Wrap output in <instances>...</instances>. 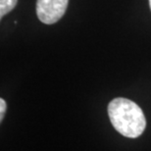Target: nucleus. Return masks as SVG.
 Masks as SVG:
<instances>
[{"mask_svg": "<svg viewBox=\"0 0 151 151\" xmlns=\"http://www.w3.org/2000/svg\"><path fill=\"white\" fill-rule=\"evenodd\" d=\"M108 115L114 129L124 137H138L145 129L146 120L143 111L129 99H113L108 105Z\"/></svg>", "mask_w": 151, "mask_h": 151, "instance_id": "f257e3e1", "label": "nucleus"}, {"mask_svg": "<svg viewBox=\"0 0 151 151\" xmlns=\"http://www.w3.org/2000/svg\"><path fill=\"white\" fill-rule=\"evenodd\" d=\"M69 0H37V14L40 22L52 25L64 16Z\"/></svg>", "mask_w": 151, "mask_h": 151, "instance_id": "f03ea898", "label": "nucleus"}, {"mask_svg": "<svg viewBox=\"0 0 151 151\" xmlns=\"http://www.w3.org/2000/svg\"><path fill=\"white\" fill-rule=\"evenodd\" d=\"M18 0H0V18L11 12L17 5Z\"/></svg>", "mask_w": 151, "mask_h": 151, "instance_id": "7ed1b4c3", "label": "nucleus"}, {"mask_svg": "<svg viewBox=\"0 0 151 151\" xmlns=\"http://www.w3.org/2000/svg\"><path fill=\"white\" fill-rule=\"evenodd\" d=\"M6 111V102L3 98L0 99V121L2 122L3 118H4V114Z\"/></svg>", "mask_w": 151, "mask_h": 151, "instance_id": "20e7f679", "label": "nucleus"}, {"mask_svg": "<svg viewBox=\"0 0 151 151\" xmlns=\"http://www.w3.org/2000/svg\"><path fill=\"white\" fill-rule=\"evenodd\" d=\"M149 5H150V9H151V0H149Z\"/></svg>", "mask_w": 151, "mask_h": 151, "instance_id": "39448f33", "label": "nucleus"}]
</instances>
